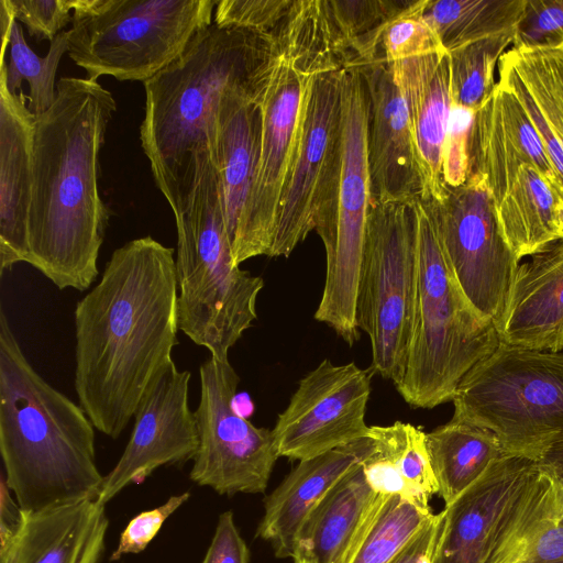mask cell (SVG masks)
<instances>
[{
    "label": "cell",
    "instance_id": "cell-1",
    "mask_svg": "<svg viewBox=\"0 0 563 563\" xmlns=\"http://www.w3.org/2000/svg\"><path fill=\"white\" fill-rule=\"evenodd\" d=\"M75 377L80 407L118 439L178 344L174 249L151 235L114 250L75 308Z\"/></svg>",
    "mask_w": 563,
    "mask_h": 563
},
{
    "label": "cell",
    "instance_id": "cell-2",
    "mask_svg": "<svg viewBox=\"0 0 563 563\" xmlns=\"http://www.w3.org/2000/svg\"><path fill=\"white\" fill-rule=\"evenodd\" d=\"M115 110L97 80L62 77L55 101L34 120L27 264L60 290L85 291L99 274L110 217L99 195V154Z\"/></svg>",
    "mask_w": 563,
    "mask_h": 563
},
{
    "label": "cell",
    "instance_id": "cell-3",
    "mask_svg": "<svg viewBox=\"0 0 563 563\" xmlns=\"http://www.w3.org/2000/svg\"><path fill=\"white\" fill-rule=\"evenodd\" d=\"M278 58L273 41L261 32L212 22L143 82L141 145L173 213L188 191L192 156L212 147L222 96L240 91L264 100Z\"/></svg>",
    "mask_w": 563,
    "mask_h": 563
},
{
    "label": "cell",
    "instance_id": "cell-4",
    "mask_svg": "<svg viewBox=\"0 0 563 563\" xmlns=\"http://www.w3.org/2000/svg\"><path fill=\"white\" fill-rule=\"evenodd\" d=\"M93 424L24 355L0 311V452L5 483L23 511L98 499Z\"/></svg>",
    "mask_w": 563,
    "mask_h": 563
},
{
    "label": "cell",
    "instance_id": "cell-5",
    "mask_svg": "<svg viewBox=\"0 0 563 563\" xmlns=\"http://www.w3.org/2000/svg\"><path fill=\"white\" fill-rule=\"evenodd\" d=\"M192 164L188 191L174 213L179 330L211 356L229 358L257 319L264 280L233 263L210 152L195 154Z\"/></svg>",
    "mask_w": 563,
    "mask_h": 563
},
{
    "label": "cell",
    "instance_id": "cell-6",
    "mask_svg": "<svg viewBox=\"0 0 563 563\" xmlns=\"http://www.w3.org/2000/svg\"><path fill=\"white\" fill-rule=\"evenodd\" d=\"M418 220V288L410 350L396 386L415 408L452 401L462 378L500 344L494 322L470 302L443 253L423 200Z\"/></svg>",
    "mask_w": 563,
    "mask_h": 563
},
{
    "label": "cell",
    "instance_id": "cell-7",
    "mask_svg": "<svg viewBox=\"0 0 563 563\" xmlns=\"http://www.w3.org/2000/svg\"><path fill=\"white\" fill-rule=\"evenodd\" d=\"M452 402V418L492 431L506 454L540 463L563 446V352L500 342Z\"/></svg>",
    "mask_w": 563,
    "mask_h": 563
},
{
    "label": "cell",
    "instance_id": "cell-8",
    "mask_svg": "<svg viewBox=\"0 0 563 563\" xmlns=\"http://www.w3.org/2000/svg\"><path fill=\"white\" fill-rule=\"evenodd\" d=\"M218 0H74L68 56L87 78L146 81L213 22Z\"/></svg>",
    "mask_w": 563,
    "mask_h": 563
},
{
    "label": "cell",
    "instance_id": "cell-9",
    "mask_svg": "<svg viewBox=\"0 0 563 563\" xmlns=\"http://www.w3.org/2000/svg\"><path fill=\"white\" fill-rule=\"evenodd\" d=\"M416 203V202H415ZM415 203H371L356 298V324L369 339L371 368L395 387L411 344L418 288Z\"/></svg>",
    "mask_w": 563,
    "mask_h": 563
},
{
    "label": "cell",
    "instance_id": "cell-10",
    "mask_svg": "<svg viewBox=\"0 0 563 563\" xmlns=\"http://www.w3.org/2000/svg\"><path fill=\"white\" fill-rule=\"evenodd\" d=\"M342 165L336 219L325 251V279L314 319L352 346L360 339L356 298L371 206L367 163L369 96L360 66L341 69Z\"/></svg>",
    "mask_w": 563,
    "mask_h": 563
},
{
    "label": "cell",
    "instance_id": "cell-11",
    "mask_svg": "<svg viewBox=\"0 0 563 563\" xmlns=\"http://www.w3.org/2000/svg\"><path fill=\"white\" fill-rule=\"evenodd\" d=\"M342 165L341 70L309 78L300 133L277 210L269 257H288L311 231L334 230Z\"/></svg>",
    "mask_w": 563,
    "mask_h": 563
},
{
    "label": "cell",
    "instance_id": "cell-12",
    "mask_svg": "<svg viewBox=\"0 0 563 563\" xmlns=\"http://www.w3.org/2000/svg\"><path fill=\"white\" fill-rule=\"evenodd\" d=\"M239 383L229 358L210 355L199 366L200 395L194 411L199 445L189 475L220 495L264 493L279 457L273 431L234 411Z\"/></svg>",
    "mask_w": 563,
    "mask_h": 563
},
{
    "label": "cell",
    "instance_id": "cell-13",
    "mask_svg": "<svg viewBox=\"0 0 563 563\" xmlns=\"http://www.w3.org/2000/svg\"><path fill=\"white\" fill-rule=\"evenodd\" d=\"M423 201L460 287L497 329L520 261L504 239L484 180L470 175L459 187L446 186L440 200Z\"/></svg>",
    "mask_w": 563,
    "mask_h": 563
},
{
    "label": "cell",
    "instance_id": "cell-14",
    "mask_svg": "<svg viewBox=\"0 0 563 563\" xmlns=\"http://www.w3.org/2000/svg\"><path fill=\"white\" fill-rule=\"evenodd\" d=\"M373 375L328 358L306 374L272 429L279 457L300 462L364 438Z\"/></svg>",
    "mask_w": 563,
    "mask_h": 563
},
{
    "label": "cell",
    "instance_id": "cell-15",
    "mask_svg": "<svg viewBox=\"0 0 563 563\" xmlns=\"http://www.w3.org/2000/svg\"><path fill=\"white\" fill-rule=\"evenodd\" d=\"M309 78L278 58L262 102V142L255 178L231 244L236 266L269 254L278 206L298 145Z\"/></svg>",
    "mask_w": 563,
    "mask_h": 563
},
{
    "label": "cell",
    "instance_id": "cell-16",
    "mask_svg": "<svg viewBox=\"0 0 563 563\" xmlns=\"http://www.w3.org/2000/svg\"><path fill=\"white\" fill-rule=\"evenodd\" d=\"M190 372L173 362L141 400L130 440L115 466L104 476L98 500L106 505L130 484H140L156 468L194 460L199 438L189 407Z\"/></svg>",
    "mask_w": 563,
    "mask_h": 563
},
{
    "label": "cell",
    "instance_id": "cell-17",
    "mask_svg": "<svg viewBox=\"0 0 563 563\" xmlns=\"http://www.w3.org/2000/svg\"><path fill=\"white\" fill-rule=\"evenodd\" d=\"M369 96L367 163L371 203H415L426 186L404 99L383 58L360 65Z\"/></svg>",
    "mask_w": 563,
    "mask_h": 563
},
{
    "label": "cell",
    "instance_id": "cell-18",
    "mask_svg": "<svg viewBox=\"0 0 563 563\" xmlns=\"http://www.w3.org/2000/svg\"><path fill=\"white\" fill-rule=\"evenodd\" d=\"M537 462L504 455L442 510L433 563H488Z\"/></svg>",
    "mask_w": 563,
    "mask_h": 563
},
{
    "label": "cell",
    "instance_id": "cell-19",
    "mask_svg": "<svg viewBox=\"0 0 563 563\" xmlns=\"http://www.w3.org/2000/svg\"><path fill=\"white\" fill-rule=\"evenodd\" d=\"M27 96L0 80V272L29 260L35 115Z\"/></svg>",
    "mask_w": 563,
    "mask_h": 563
},
{
    "label": "cell",
    "instance_id": "cell-20",
    "mask_svg": "<svg viewBox=\"0 0 563 563\" xmlns=\"http://www.w3.org/2000/svg\"><path fill=\"white\" fill-rule=\"evenodd\" d=\"M519 263L503 319L501 343L563 352V239Z\"/></svg>",
    "mask_w": 563,
    "mask_h": 563
},
{
    "label": "cell",
    "instance_id": "cell-21",
    "mask_svg": "<svg viewBox=\"0 0 563 563\" xmlns=\"http://www.w3.org/2000/svg\"><path fill=\"white\" fill-rule=\"evenodd\" d=\"M389 66L405 102L423 175L426 196L422 200L438 201L446 187L442 154L453 104L449 53L441 51L394 62Z\"/></svg>",
    "mask_w": 563,
    "mask_h": 563
},
{
    "label": "cell",
    "instance_id": "cell-22",
    "mask_svg": "<svg viewBox=\"0 0 563 563\" xmlns=\"http://www.w3.org/2000/svg\"><path fill=\"white\" fill-rule=\"evenodd\" d=\"M386 497L369 487L361 463L355 465L309 512L292 559L351 563Z\"/></svg>",
    "mask_w": 563,
    "mask_h": 563
},
{
    "label": "cell",
    "instance_id": "cell-23",
    "mask_svg": "<svg viewBox=\"0 0 563 563\" xmlns=\"http://www.w3.org/2000/svg\"><path fill=\"white\" fill-rule=\"evenodd\" d=\"M107 528L104 504L98 499L23 511L20 530L0 547V563H98Z\"/></svg>",
    "mask_w": 563,
    "mask_h": 563
},
{
    "label": "cell",
    "instance_id": "cell-24",
    "mask_svg": "<svg viewBox=\"0 0 563 563\" xmlns=\"http://www.w3.org/2000/svg\"><path fill=\"white\" fill-rule=\"evenodd\" d=\"M263 100L240 91L225 92L213 115L214 139L210 157L222 198L224 224L233 242L260 159Z\"/></svg>",
    "mask_w": 563,
    "mask_h": 563
},
{
    "label": "cell",
    "instance_id": "cell-25",
    "mask_svg": "<svg viewBox=\"0 0 563 563\" xmlns=\"http://www.w3.org/2000/svg\"><path fill=\"white\" fill-rule=\"evenodd\" d=\"M366 452L365 437L320 456L300 461L265 498V512L256 537L269 542L279 559L294 558L297 536L320 499Z\"/></svg>",
    "mask_w": 563,
    "mask_h": 563
},
{
    "label": "cell",
    "instance_id": "cell-26",
    "mask_svg": "<svg viewBox=\"0 0 563 563\" xmlns=\"http://www.w3.org/2000/svg\"><path fill=\"white\" fill-rule=\"evenodd\" d=\"M488 563H563V487L541 463L511 508Z\"/></svg>",
    "mask_w": 563,
    "mask_h": 563
},
{
    "label": "cell",
    "instance_id": "cell-27",
    "mask_svg": "<svg viewBox=\"0 0 563 563\" xmlns=\"http://www.w3.org/2000/svg\"><path fill=\"white\" fill-rule=\"evenodd\" d=\"M497 68V82L525 108L563 185V46L511 47Z\"/></svg>",
    "mask_w": 563,
    "mask_h": 563
},
{
    "label": "cell",
    "instance_id": "cell-28",
    "mask_svg": "<svg viewBox=\"0 0 563 563\" xmlns=\"http://www.w3.org/2000/svg\"><path fill=\"white\" fill-rule=\"evenodd\" d=\"M505 241L521 261L563 239V203L531 163L488 190Z\"/></svg>",
    "mask_w": 563,
    "mask_h": 563
},
{
    "label": "cell",
    "instance_id": "cell-29",
    "mask_svg": "<svg viewBox=\"0 0 563 563\" xmlns=\"http://www.w3.org/2000/svg\"><path fill=\"white\" fill-rule=\"evenodd\" d=\"M361 467L369 487L384 496H400L431 508L439 493L426 443V432L408 422L369 426Z\"/></svg>",
    "mask_w": 563,
    "mask_h": 563
},
{
    "label": "cell",
    "instance_id": "cell-30",
    "mask_svg": "<svg viewBox=\"0 0 563 563\" xmlns=\"http://www.w3.org/2000/svg\"><path fill=\"white\" fill-rule=\"evenodd\" d=\"M275 48L305 77L362 65L334 21L328 0H295Z\"/></svg>",
    "mask_w": 563,
    "mask_h": 563
},
{
    "label": "cell",
    "instance_id": "cell-31",
    "mask_svg": "<svg viewBox=\"0 0 563 563\" xmlns=\"http://www.w3.org/2000/svg\"><path fill=\"white\" fill-rule=\"evenodd\" d=\"M426 443L445 506L506 455L492 431L454 418L426 433Z\"/></svg>",
    "mask_w": 563,
    "mask_h": 563
},
{
    "label": "cell",
    "instance_id": "cell-32",
    "mask_svg": "<svg viewBox=\"0 0 563 563\" xmlns=\"http://www.w3.org/2000/svg\"><path fill=\"white\" fill-rule=\"evenodd\" d=\"M0 80L11 92H20L22 81L29 85V109L36 117L55 101V77L62 56L68 51L67 33L60 32L51 41L44 57L36 55L27 45L23 30L15 20L8 0H0Z\"/></svg>",
    "mask_w": 563,
    "mask_h": 563
},
{
    "label": "cell",
    "instance_id": "cell-33",
    "mask_svg": "<svg viewBox=\"0 0 563 563\" xmlns=\"http://www.w3.org/2000/svg\"><path fill=\"white\" fill-rule=\"evenodd\" d=\"M526 0H427L422 16L449 53L468 43L515 33Z\"/></svg>",
    "mask_w": 563,
    "mask_h": 563
},
{
    "label": "cell",
    "instance_id": "cell-34",
    "mask_svg": "<svg viewBox=\"0 0 563 563\" xmlns=\"http://www.w3.org/2000/svg\"><path fill=\"white\" fill-rule=\"evenodd\" d=\"M342 35L362 65L379 58L385 29L421 0H328Z\"/></svg>",
    "mask_w": 563,
    "mask_h": 563
},
{
    "label": "cell",
    "instance_id": "cell-35",
    "mask_svg": "<svg viewBox=\"0 0 563 563\" xmlns=\"http://www.w3.org/2000/svg\"><path fill=\"white\" fill-rule=\"evenodd\" d=\"M514 34L478 40L449 52L453 104L474 111L482 106L496 85L495 68Z\"/></svg>",
    "mask_w": 563,
    "mask_h": 563
},
{
    "label": "cell",
    "instance_id": "cell-36",
    "mask_svg": "<svg viewBox=\"0 0 563 563\" xmlns=\"http://www.w3.org/2000/svg\"><path fill=\"white\" fill-rule=\"evenodd\" d=\"M435 514L400 496H387L351 563H390Z\"/></svg>",
    "mask_w": 563,
    "mask_h": 563
},
{
    "label": "cell",
    "instance_id": "cell-37",
    "mask_svg": "<svg viewBox=\"0 0 563 563\" xmlns=\"http://www.w3.org/2000/svg\"><path fill=\"white\" fill-rule=\"evenodd\" d=\"M427 0L393 21L384 31L379 58L387 63L445 51L431 25L422 16Z\"/></svg>",
    "mask_w": 563,
    "mask_h": 563
},
{
    "label": "cell",
    "instance_id": "cell-38",
    "mask_svg": "<svg viewBox=\"0 0 563 563\" xmlns=\"http://www.w3.org/2000/svg\"><path fill=\"white\" fill-rule=\"evenodd\" d=\"M295 0H218L213 23L261 32L275 42Z\"/></svg>",
    "mask_w": 563,
    "mask_h": 563
},
{
    "label": "cell",
    "instance_id": "cell-39",
    "mask_svg": "<svg viewBox=\"0 0 563 563\" xmlns=\"http://www.w3.org/2000/svg\"><path fill=\"white\" fill-rule=\"evenodd\" d=\"M563 46V0H526L512 47Z\"/></svg>",
    "mask_w": 563,
    "mask_h": 563
},
{
    "label": "cell",
    "instance_id": "cell-40",
    "mask_svg": "<svg viewBox=\"0 0 563 563\" xmlns=\"http://www.w3.org/2000/svg\"><path fill=\"white\" fill-rule=\"evenodd\" d=\"M475 112L452 104L442 154V174L445 186L459 187L470 175L471 135Z\"/></svg>",
    "mask_w": 563,
    "mask_h": 563
},
{
    "label": "cell",
    "instance_id": "cell-41",
    "mask_svg": "<svg viewBox=\"0 0 563 563\" xmlns=\"http://www.w3.org/2000/svg\"><path fill=\"white\" fill-rule=\"evenodd\" d=\"M18 22L37 41H53L71 24L74 0H8Z\"/></svg>",
    "mask_w": 563,
    "mask_h": 563
},
{
    "label": "cell",
    "instance_id": "cell-42",
    "mask_svg": "<svg viewBox=\"0 0 563 563\" xmlns=\"http://www.w3.org/2000/svg\"><path fill=\"white\" fill-rule=\"evenodd\" d=\"M190 497L189 493L172 496L165 504L135 516L120 536L119 544L110 556L119 560L124 554L142 552L158 533L166 519Z\"/></svg>",
    "mask_w": 563,
    "mask_h": 563
},
{
    "label": "cell",
    "instance_id": "cell-43",
    "mask_svg": "<svg viewBox=\"0 0 563 563\" xmlns=\"http://www.w3.org/2000/svg\"><path fill=\"white\" fill-rule=\"evenodd\" d=\"M250 551L241 537L232 511L220 515L216 532L201 563H249Z\"/></svg>",
    "mask_w": 563,
    "mask_h": 563
},
{
    "label": "cell",
    "instance_id": "cell-44",
    "mask_svg": "<svg viewBox=\"0 0 563 563\" xmlns=\"http://www.w3.org/2000/svg\"><path fill=\"white\" fill-rule=\"evenodd\" d=\"M442 522L443 514L440 511L390 563H433Z\"/></svg>",
    "mask_w": 563,
    "mask_h": 563
},
{
    "label": "cell",
    "instance_id": "cell-45",
    "mask_svg": "<svg viewBox=\"0 0 563 563\" xmlns=\"http://www.w3.org/2000/svg\"><path fill=\"white\" fill-rule=\"evenodd\" d=\"M23 521V511L16 504L5 483L4 476L1 477L0 492V542L5 545L18 533Z\"/></svg>",
    "mask_w": 563,
    "mask_h": 563
},
{
    "label": "cell",
    "instance_id": "cell-46",
    "mask_svg": "<svg viewBox=\"0 0 563 563\" xmlns=\"http://www.w3.org/2000/svg\"><path fill=\"white\" fill-rule=\"evenodd\" d=\"M560 482L563 487V446L551 452L542 462Z\"/></svg>",
    "mask_w": 563,
    "mask_h": 563
},
{
    "label": "cell",
    "instance_id": "cell-47",
    "mask_svg": "<svg viewBox=\"0 0 563 563\" xmlns=\"http://www.w3.org/2000/svg\"><path fill=\"white\" fill-rule=\"evenodd\" d=\"M234 411L247 419L254 412V404L246 393H236L232 400Z\"/></svg>",
    "mask_w": 563,
    "mask_h": 563
},
{
    "label": "cell",
    "instance_id": "cell-48",
    "mask_svg": "<svg viewBox=\"0 0 563 563\" xmlns=\"http://www.w3.org/2000/svg\"><path fill=\"white\" fill-rule=\"evenodd\" d=\"M294 561H295V563H310V562H308L306 560H302V559H298V560H294Z\"/></svg>",
    "mask_w": 563,
    "mask_h": 563
}]
</instances>
